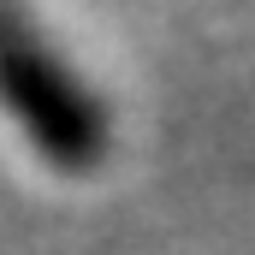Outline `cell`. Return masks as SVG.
Wrapping results in <instances>:
<instances>
[{
	"label": "cell",
	"instance_id": "obj_1",
	"mask_svg": "<svg viewBox=\"0 0 255 255\" xmlns=\"http://www.w3.org/2000/svg\"><path fill=\"white\" fill-rule=\"evenodd\" d=\"M0 113L60 172H95L107 154V107L42 42L18 0H0Z\"/></svg>",
	"mask_w": 255,
	"mask_h": 255
}]
</instances>
